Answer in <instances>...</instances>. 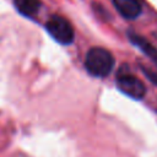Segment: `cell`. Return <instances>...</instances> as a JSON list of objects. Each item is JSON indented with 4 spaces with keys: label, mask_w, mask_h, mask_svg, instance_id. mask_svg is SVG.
Masks as SVG:
<instances>
[{
    "label": "cell",
    "mask_w": 157,
    "mask_h": 157,
    "mask_svg": "<svg viewBox=\"0 0 157 157\" xmlns=\"http://www.w3.org/2000/svg\"><path fill=\"white\" fill-rule=\"evenodd\" d=\"M142 71H144V74L146 75V77H147L151 82H153L155 85H157V71L148 70V69H146V67H144V66H142Z\"/></svg>",
    "instance_id": "cell-7"
},
{
    "label": "cell",
    "mask_w": 157,
    "mask_h": 157,
    "mask_svg": "<svg viewBox=\"0 0 157 157\" xmlns=\"http://www.w3.org/2000/svg\"><path fill=\"white\" fill-rule=\"evenodd\" d=\"M115 10L126 20H135L142 12L140 0H113Z\"/></svg>",
    "instance_id": "cell-4"
},
{
    "label": "cell",
    "mask_w": 157,
    "mask_h": 157,
    "mask_svg": "<svg viewBox=\"0 0 157 157\" xmlns=\"http://www.w3.org/2000/svg\"><path fill=\"white\" fill-rule=\"evenodd\" d=\"M128 37L135 47H137L155 65H157V48L151 42H148L146 38H144L142 36L134 33V32H129Z\"/></svg>",
    "instance_id": "cell-5"
},
{
    "label": "cell",
    "mask_w": 157,
    "mask_h": 157,
    "mask_svg": "<svg viewBox=\"0 0 157 157\" xmlns=\"http://www.w3.org/2000/svg\"><path fill=\"white\" fill-rule=\"evenodd\" d=\"M114 56L112 53L101 47L91 48L85 59L86 70L94 77H105L114 67Z\"/></svg>",
    "instance_id": "cell-1"
},
{
    "label": "cell",
    "mask_w": 157,
    "mask_h": 157,
    "mask_svg": "<svg viewBox=\"0 0 157 157\" xmlns=\"http://www.w3.org/2000/svg\"><path fill=\"white\" fill-rule=\"evenodd\" d=\"M45 29L50 37L64 45L71 44L75 38V32L71 23L60 15H53L45 22Z\"/></svg>",
    "instance_id": "cell-2"
},
{
    "label": "cell",
    "mask_w": 157,
    "mask_h": 157,
    "mask_svg": "<svg viewBox=\"0 0 157 157\" xmlns=\"http://www.w3.org/2000/svg\"><path fill=\"white\" fill-rule=\"evenodd\" d=\"M117 86L124 94L134 99H141L146 94V87L144 82L124 69L120 70L117 77Z\"/></svg>",
    "instance_id": "cell-3"
},
{
    "label": "cell",
    "mask_w": 157,
    "mask_h": 157,
    "mask_svg": "<svg viewBox=\"0 0 157 157\" xmlns=\"http://www.w3.org/2000/svg\"><path fill=\"white\" fill-rule=\"evenodd\" d=\"M13 4L17 11L26 17L36 16L40 9V0H13Z\"/></svg>",
    "instance_id": "cell-6"
}]
</instances>
